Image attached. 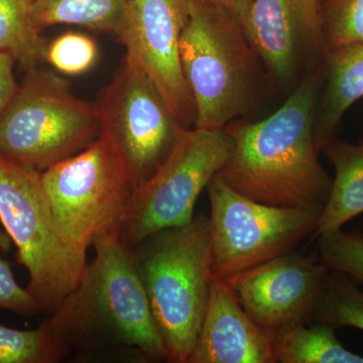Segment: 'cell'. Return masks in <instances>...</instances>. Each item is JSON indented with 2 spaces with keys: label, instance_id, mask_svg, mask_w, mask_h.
<instances>
[{
  "label": "cell",
  "instance_id": "6da1fadb",
  "mask_svg": "<svg viewBox=\"0 0 363 363\" xmlns=\"http://www.w3.org/2000/svg\"><path fill=\"white\" fill-rule=\"evenodd\" d=\"M323 79L324 61L309 69L272 116L227 124L233 150L216 176L262 204L324 209L333 180L320 164L314 135Z\"/></svg>",
  "mask_w": 363,
  "mask_h": 363
},
{
  "label": "cell",
  "instance_id": "7a4b0ae2",
  "mask_svg": "<svg viewBox=\"0 0 363 363\" xmlns=\"http://www.w3.org/2000/svg\"><path fill=\"white\" fill-rule=\"evenodd\" d=\"M73 291L42 323L67 357L130 350L143 362H168L130 248L117 234L100 236Z\"/></svg>",
  "mask_w": 363,
  "mask_h": 363
},
{
  "label": "cell",
  "instance_id": "3957f363",
  "mask_svg": "<svg viewBox=\"0 0 363 363\" xmlns=\"http://www.w3.org/2000/svg\"><path fill=\"white\" fill-rule=\"evenodd\" d=\"M180 52L196 128L220 130L247 116L274 83L240 21L207 0H191Z\"/></svg>",
  "mask_w": 363,
  "mask_h": 363
},
{
  "label": "cell",
  "instance_id": "277c9868",
  "mask_svg": "<svg viewBox=\"0 0 363 363\" xmlns=\"http://www.w3.org/2000/svg\"><path fill=\"white\" fill-rule=\"evenodd\" d=\"M168 362L189 363L209 300L213 271L209 218L150 234L130 248Z\"/></svg>",
  "mask_w": 363,
  "mask_h": 363
},
{
  "label": "cell",
  "instance_id": "5b68a950",
  "mask_svg": "<svg viewBox=\"0 0 363 363\" xmlns=\"http://www.w3.org/2000/svg\"><path fill=\"white\" fill-rule=\"evenodd\" d=\"M0 223L28 272V292L51 314L78 285L87 250L64 235L48 201L40 172L0 156Z\"/></svg>",
  "mask_w": 363,
  "mask_h": 363
},
{
  "label": "cell",
  "instance_id": "8992f818",
  "mask_svg": "<svg viewBox=\"0 0 363 363\" xmlns=\"http://www.w3.org/2000/svg\"><path fill=\"white\" fill-rule=\"evenodd\" d=\"M100 135L96 104L76 96L54 71L35 67L0 114V156L43 173Z\"/></svg>",
  "mask_w": 363,
  "mask_h": 363
},
{
  "label": "cell",
  "instance_id": "52a82bcc",
  "mask_svg": "<svg viewBox=\"0 0 363 363\" xmlns=\"http://www.w3.org/2000/svg\"><path fill=\"white\" fill-rule=\"evenodd\" d=\"M48 201L64 235L88 250L105 234L118 235L133 187L111 140H97L40 173Z\"/></svg>",
  "mask_w": 363,
  "mask_h": 363
},
{
  "label": "cell",
  "instance_id": "ba28073f",
  "mask_svg": "<svg viewBox=\"0 0 363 363\" xmlns=\"http://www.w3.org/2000/svg\"><path fill=\"white\" fill-rule=\"evenodd\" d=\"M213 278L230 286L242 272L293 252L316 230L323 209L269 206L215 176L207 186Z\"/></svg>",
  "mask_w": 363,
  "mask_h": 363
},
{
  "label": "cell",
  "instance_id": "9c48e42d",
  "mask_svg": "<svg viewBox=\"0 0 363 363\" xmlns=\"http://www.w3.org/2000/svg\"><path fill=\"white\" fill-rule=\"evenodd\" d=\"M233 150L224 128H184L168 159L133 191L118 233L121 242L133 248L157 231L190 223L198 198Z\"/></svg>",
  "mask_w": 363,
  "mask_h": 363
},
{
  "label": "cell",
  "instance_id": "30bf717a",
  "mask_svg": "<svg viewBox=\"0 0 363 363\" xmlns=\"http://www.w3.org/2000/svg\"><path fill=\"white\" fill-rule=\"evenodd\" d=\"M95 104L101 133L121 155L135 191L168 159L185 128L152 81L125 60Z\"/></svg>",
  "mask_w": 363,
  "mask_h": 363
},
{
  "label": "cell",
  "instance_id": "8fae6325",
  "mask_svg": "<svg viewBox=\"0 0 363 363\" xmlns=\"http://www.w3.org/2000/svg\"><path fill=\"white\" fill-rule=\"evenodd\" d=\"M190 6L191 0H130L116 35L125 49L124 60L152 81L185 128L196 121L180 52Z\"/></svg>",
  "mask_w": 363,
  "mask_h": 363
},
{
  "label": "cell",
  "instance_id": "7c38bea8",
  "mask_svg": "<svg viewBox=\"0 0 363 363\" xmlns=\"http://www.w3.org/2000/svg\"><path fill=\"white\" fill-rule=\"evenodd\" d=\"M329 274L318 253L290 252L242 272L230 286L250 319L272 333L312 323Z\"/></svg>",
  "mask_w": 363,
  "mask_h": 363
},
{
  "label": "cell",
  "instance_id": "4fadbf2b",
  "mask_svg": "<svg viewBox=\"0 0 363 363\" xmlns=\"http://www.w3.org/2000/svg\"><path fill=\"white\" fill-rule=\"evenodd\" d=\"M274 83L324 61L321 0H253L242 23Z\"/></svg>",
  "mask_w": 363,
  "mask_h": 363
},
{
  "label": "cell",
  "instance_id": "5bb4252c",
  "mask_svg": "<svg viewBox=\"0 0 363 363\" xmlns=\"http://www.w3.org/2000/svg\"><path fill=\"white\" fill-rule=\"evenodd\" d=\"M189 363H276L271 333L241 307L231 286L213 278Z\"/></svg>",
  "mask_w": 363,
  "mask_h": 363
},
{
  "label": "cell",
  "instance_id": "9a60e30c",
  "mask_svg": "<svg viewBox=\"0 0 363 363\" xmlns=\"http://www.w3.org/2000/svg\"><path fill=\"white\" fill-rule=\"evenodd\" d=\"M362 97L363 44L345 45L327 52L314 123L320 152L335 140L344 113Z\"/></svg>",
  "mask_w": 363,
  "mask_h": 363
},
{
  "label": "cell",
  "instance_id": "2e32d148",
  "mask_svg": "<svg viewBox=\"0 0 363 363\" xmlns=\"http://www.w3.org/2000/svg\"><path fill=\"white\" fill-rule=\"evenodd\" d=\"M322 152L334 167L335 178L312 240L339 230L363 214V142L354 145L335 138Z\"/></svg>",
  "mask_w": 363,
  "mask_h": 363
},
{
  "label": "cell",
  "instance_id": "e0dca14e",
  "mask_svg": "<svg viewBox=\"0 0 363 363\" xmlns=\"http://www.w3.org/2000/svg\"><path fill=\"white\" fill-rule=\"evenodd\" d=\"M276 363H363L362 355L346 350L330 325L312 322L272 332Z\"/></svg>",
  "mask_w": 363,
  "mask_h": 363
},
{
  "label": "cell",
  "instance_id": "ac0fdd59",
  "mask_svg": "<svg viewBox=\"0 0 363 363\" xmlns=\"http://www.w3.org/2000/svg\"><path fill=\"white\" fill-rule=\"evenodd\" d=\"M48 43L35 18L33 0H0V54L26 70L45 62Z\"/></svg>",
  "mask_w": 363,
  "mask_h": 363
},
{
  "label": "cell",
  "instance_id": "d6986e66",
  "mask_svg": "<svg viewBox=\"0 0 363 363\" xmlns=\"http://www.w3.org/2000/svg\"><path fill=\"white\" fill-rule=\"evenodd\" d=\"M130 0H33L40 30L74 25L116 35Z\"/></svg>",
  "mask_w": 363,
  "mask_h": 363
},
{
  "label": "cell",
  "instance_id": "ffe728a7",
  "mask_svg": "<svg viewBox=\"0 0 363 363\" xmlns=\"http://www.w3.org/2000/svg\"><path fill=\"white\" fill-rule=\"evenodd\" d=\"M313 322L328 324L335 329L353 327L363 331V292L350 277L330 272Z\"/></svg>",
  "mask_w": 363,
  "mask_h": 363
},
{
  "label": "cell",
  "instance_id": "44dd1931",
  "mask_svg": "<svg viewBox=\"0 0 363 363\" xmlns=\"http://www.w3.org/2000/svg\"><path fill=\"white\" fill-rule=\"evenodd\" d=\"M66 357L44 324L33 330L0 324V363H57Z\"/></svg>",
  "mask_w": 363,
  "mask_h": 363
},
{
  "label": "cell",
  "instance_id": "7402d4cb",
  "mask_svg": "<svg viewBox=\"0 0 363 363\" xmlns=\"http://www.w3.org/2000/svg\"><path fill=\"white\" fill-rule=\"evenodd\" d=\"M321 21L327 52L363 44V0H323Z\"/></svg>",
  "mask_w": 363,
  "mask_h": 363
},
{
  "label": "cell",
  "instance_id": "603a6c76",
  "mask_svg": "<svg viewBox=\"0 0 363 363\" xmlns=\"http://www.w3.org/2000/svg\"><path fill=\"white\" fill-rule=\"evenodd\" d=\"M318 255L330 272H343L363 286V233L341 229L318 238Z\"/></svg>",
  "mask_w": 363,
  "mask_h": 363
},
{
  "label": "cell",
  "instance_id": "cb8c5ba5",
  "mask_svg": "<svg viewBox=\"0 0 363 363\" xmlns=\"http://www.w3.org/2000/svg\"><path fill=\"white\" fill-rule=\"evenodd\" d=\"M97 45L82 33L68 32L48 44L45 62L60 73L82 75L96 62Z\"/></svg>",
  "mask_w": 363,
  "mask_h": 363
},
{
  "label": "cell",
  "instance_id": "d4e9b609",
  "mask_svg": "<svg viewBox=\"0 0 363 363\" xmlns=\"http://www.w3.org/2000/svg\"><path fill=\"white\" fill-rule=\"evenodd\" d=\"M0 309L25 316L43 313L35 298L16 283L11 264L2 259H0Z\"/></svg>",
  "mask_w": 363,
  "mask_h": 363
},
{
  "label": "cell",
  "instance_id": "484cf974",
  "mask_svg": "<svg viewBox=\"0 0 363 363\" xmlns=\"http://www.w3.org/2000/svg\"><path fill=\"white\" fill-rule=\"evenodd\" d=\"M16 60L9 54H0V114L11 101L18 85L14 78Z\"/></svg>",
  "mask_w": 363,
  "mask_h": 363
},
{
  "label": "cell",
  "instance_id": "4316f807",
  "mask_svg": "<svg viewBox=\"0 0 363 363\" xmlns=\"http://www.w3.org/2000/svg\"><path fill=\"white\" fill-rule=\"evenodd\" d=\"M207 1L223 7L227 11L233 14L236 20L240 21L241 25H242L243 21L247 18L248 11H250L253 0H207Z\"/></svg>",
  "mask_w": 363,
  "mask_h": 363
},
{
  "label": "cell",
  "instance_id": "83f0119b",
  "mask_svg": "<svg viewBox=\"0 0 363 363\" xmlns=\"http://www.w3.org/2000/svg\"><path fill=\"white\" fill-rule=\"evenodd\" d=\"M11 247H13V241H11L9 236L7 235L4 229L0 227V250L4 252H7L11 250Z\"/></svg>",
  "mask_w": 363,
  "mask_h": 363
},
{
  "label": "cell",
  "instance_id": "f1b7e54d",
  "mask_svg": "<svg viewBox=\"0 0 363 363\" xmlns=\"http://www.w3.org/2000/svg\"><path fill=\"white\" fill-rule=\"evenodd\" d=\"M322 1H323V0H321V4H322Z\"/></svg>",
  "mask_w": 363,
  "mask_h": 363
}]
</instances>
